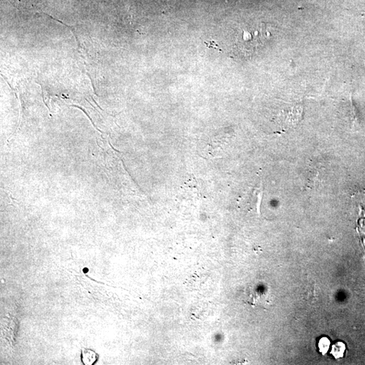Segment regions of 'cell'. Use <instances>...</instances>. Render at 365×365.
<instances>
[{"label": "cell", "mask_w": 365, "mask_h": 365, "mask_svg": "<svg viewBox=\"0 0 365 365\" xmlns=\"http://www.w3.org/2000/svg\"><path fill=\"white\" fill-rule=\"evenodd\" d=\"M269 34L263 24L238 29L233 41V50L241 58L253 56L267 42Z\"/></svg>", "instance_id": "1"}, {"label": "cell", "mask_w": 365, "mask_h": 365, "mask_svg": "<svg viewBox=\"0 0 365 365\" xmlns=\"http://www.w3.org/2000/svg\"><path fill=\"white\" fill-rule=\"evenodd\" d=\"M345 350H346V345L342 342H338L333 346L332 354L336 358H342L344 356Z\"/></svg>", "instance_id": "2"}, {"label": "cell", "mask_w": 365, "mask_h": 365, "mask_svg": "<svg viewBox=\"0 0 365 365\" xmlns=\"http://www.w3.org/2000/svg\"><path fill=\"white\" fill-rule=\"evenodd\" d=\"M330 342L326 338H322L320 339L319 342L318 344V350L322 354H325L330 348Z\"/></svg>", "instance_id": "3"}, {"label": "cell", "mask_w": 365, "mask_h": 365, "mask_svg": "<svg viewBox=\"0 0 365 365\" xmlns=\"http://www.w3.org/2000/svg\"><path fill=\"white\" fill-rule=\"evenodd\" d=\"M83 360L85 364H91L95 360V354L92 351H87L83 352Z\"/></svg>", "instance_id": "4"}]
</instances>
